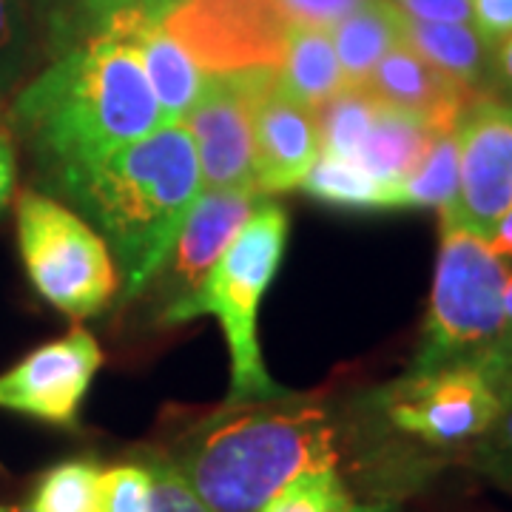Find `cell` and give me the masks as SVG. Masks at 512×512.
Segmentation results:
<instances>
[{"label":"cell","mask_w":512,"mask_h":512,"mask_svg":"<svg viewBox=\"0 0 512 512\" xmlns=\"http://www.w3.org/2000/svg\"><path fill=\"white\" fill-rule=\"evenodd\" d=\"M6 123L29 148L37 180L55 194L165 126L137 49L114 29L46 63L12 97Z\"/></svg>","instance_id":"cell-1"},{"label":"cell","mask_w":512,"mask_h":512,"mask_svg":"<svg viewBox=\"0 0 512 512\" xmlns=\"http://www.w3.org/2000/svg\"><path fill=\"white\" fill-rule=\"evenodd\" d=\"M157 453L211 512H259L293 476L339 458L328 410L293 393L225 402Z\"/></svg>","instance_id":"cell-2"},{"label":"cell","mask_w":512,"mask_h":512,"mask_svg":"<svg viewBox=\"0 0 512 512\" xmlns=\"http://www.w3.org/2000/svg\"><path fill=\"white\" fill-rule=\"evenodd\" d=\"M200 194L194 140L185 123H168L114 151L60 197L92 217L123 268L126 296H137L154 285Z\"/></svg>","instance_id":"cell-3"},{"label":"cell","mask_w":512,"mask_h":512,"mask_svg":"<svg viewBox=\"0 0 512 512\" xmlns=\"http://www.w3.org/2000/svg\"><path fill=\"white\" fill-rule=\"evenodd\" d=\"M288 234V211L276 202H259L200 288L163 311L165 325H180L194 316H214L220 322L231 353L228 402H259L288 393L271 379L256 333L259 305L282 265Z\"/></svg>","instance_id":"cell-4"},{"label":"cell","mask_w":512,"mask_h":512,"mask_svg":"<svg viewBox=\"0 0 512 512\" xmlns=\"http://www.w3.org/2000/svg\"><path fill=\"white\" fill-rule=\"evenodd\" d=\"M507 262L484 234L441 222V248L421 345L410 370L487 362L504 325Z\"/></svg>","instance_id":"cell-5"},{"label":"cell","mask_w":512,"mask_h":512,"mask_svg":"<svg viewBox=\"0 0 512 512\" xmlns=\"http://www.w3.org/2000/svg\"><path fill=\"white\" fill-rule=\"evenodd\" d=\"M15 217L20 259L35 291L72 319L103 311L120 288L106 239L40 191L20 194Z\"/></svg>","instance_id":"cell-6"},{"label":"cell","mask_w":512,"mask_h":512,"mask_svg":"<svg viewBox=\"0 0 512 512\" xmlns=\"http://www.w3.org/2000/svg\"><path fill=\"white\" fill-rule=\"evenodd\" d=\"M512 373L484 362L410 370L376 393V410L399 436L433 450L473 447L498 416Z\"/></svg>","instance_id":"cell-7"},{"label":"cell","mask_w":512,"mask_h":512,"mask_svg":"<svg viewBox=\"0 0 512 512\" xmlns=\"http://www.w3.org/2000/svg\"><path fill=\"white\" fill-rule=\"evenodd\" d=\"M202 74L279 69L291 18L279 0H180L160 18Z\"/></svg>","instance_id":"cell-8"},{"label":"cell","mask_w":512,"mask_h":512,"mask_svg":"<svg viewBox=\"0 0 512 512\" xmlns=\"http://www.w3.org/2000/svg\"><path fill=\"white\" fill-rule=\"evenodd\" d=\"M276 89V69L205 74L200 97L185 114L197 148L202 188H256L254 117Z\"/></svg>","instance_id":"cell-9"},{"label":"cell","mask_w":512,"mask_h":512,"mask_svg":"<svg viewBox=\"0 0 512 512\" xmlns=\"http://www.w3.org/2000/svg\"><path fill=\"white\" fill-rule=\"evenodd\" d=\"M458 194L441 222L490 234L512 211V103L481 94L456 126Z\"/></svg>","instance_id":"cell-10"},{"label":"cell","mask_w":512,"mask_h":512,"mask_svg":"<svg viewBox=\"0 0 512 512\" xmlns=\"http://www.w3.org/2000/svg\"><path fill=\"white\" fill-rule=\"evenodd\" d=\"M100 365L103 350L92 333L69 330L0 373V410L55 427H74Z\"/></svg>","instance_id":"cell-11"},{"label":"cell","mask_w":512,"mask_h":512,"mask_svg":"<svg viewBox=\"0 0 512 512\" xmlns=\"http://www.w3.org/2000/svg\"><path fill=\"white\" fill-rule=\"evenodd\" d=\"M265 194L259 188H202L163 262L165 308L197 291ZM157 274V276H160Z\"/></svg>","instance_id":"cell-12"},{"label":"cell","mask_w":512,"mask_h":512,"mask_svg":"<svg viewBox=\"0 0 512 512\" xmlns=\"http://www.w3.org/2000/svg\"><path fill=\"white\" fill-rule=\"evenodd\" d=\"M382 106L404 111L436 134L453 131L481 94L430 66L407 43H396L376 63L365 83Z\"/></svg>","instance_id":"cell-13"},{"label":"cell","mask_w":512,"mask_h":512,"mask_svg":"<svg viewBox=\"0 0 512 512\" xmlns=\"http://www.w3.org/2000/svg\"><path fill=\"white\" fill-rule=\"evenodd\" d=\"M319 157L316 114L293 97L268 92L254 117V180L268 194H285L299 188L313 160Z\"/></svg>","instance_id":"cell-14"},{"label":"cell","mask_w":512,"mask_h":512,"mask_svg":"<svg viewBox=\"0 0 512 512\" xmlns=\"http://www.w3.org/2000/svg\"><path fill=\"white\" fill-rule=\"evenodd\" d=\"M109 29L120 32L137 49L140 66L148 77V86L160 103L165 126L183 123L185 114L200 97L205 74L188 57L183 46L160 26V20L151 18L143 6L120 12L111 20Z\"/></svg>","instance_id":"cell-15"},{"label":"cell","mask_w":512,"mask_h":512,"mask_svg":"<svg viewBox=\"0 0 512 512\" xmlns=\"http://www.w3.org/2000/svg\"><path fill=\"white\" fill-rule=\"evenodd\" d=\"M402 40L430 66L478 94L490 92L493 52L473 23H433L404 15Z\"/></svg>","instance_id":"cell-16"},{"label":"cell","mask_w":512,"mask_h":512,"mask_svg":"<svg viewBox=\"0 0 512 512\" xmlns=\"http://www.w3.org/2000/svg\"><path fill=\"white\" fill-rule=\"evenodd\" d=\"M402 26L404 12L393 0H362L330 29L345 86H365L376 63L402 43Z\"/></svg>","instance_id":"cell-17"},{"label":"cell","mask_w":512,"mask_h":512,"mask_svg":"<svg viewBox=\"0 0 512 512\" xmlns=\"http://www.w3.org/2000/svg\"><path fill=\"white\" fill-rule=\"evenodd\" d=\"M433 140L436 131L421 120L390 106H379L359 146L356 163L367 168L376 180L399 188L427 157Z\"/></svg>","instance_id":"cell-18"},{"label":"cell","mask_w":512,"mask_h":512,"mask_svg":"<svg viewBox=\"0 0 512 512\" xmlns=\"http://www.w3.org/2000/svg\"><path fill=\"white\" fill-rule=\"evenodd\" d=\"M276 86L308 109H319L345 86L330 29L293 23L288 52L276 69Z\"/></svg>","instance_id":"cell-19"},{"label":"cell","mask_w":512,"mask_h":512,"mask_svg":"<svg viewBox=\"0 0 512 512\" xmlns=\"http://www.w3.org/2000/svg\"><path fill=\"white\" fill-rule=\"evenodd\" d=\"M52 57L35 0H0V106L52 63Z\"/></svg>","instance_id":"cell-20"},{"label":"cell","mask_w":512,"mask_h":512,"mask_svg":"<svg viewBox=\"0 0 512 512\" xmlns=\"http://www.w3.org/2000/svg\"><path fill=\"white\" fill-rule=\"evenodd\" d=\"M299 188L313 200L342 211H396L399 188L376 180L367 168L336 154H319Z\"/></svg>","instance_id":"cell-21"},{"label":"cell","mask_w":512,"mask_h":512,"mask_svg":"<svg viewBox=\"0 0 512 512\" xmlns=\"http://www.w3.org/2000/svg\"><path fill=\"white\" fill-rule=\"evenodd\" d=\"M379 106L382 103L376 100V94L367 86H342L319 109H313L316 131H319V148L325 154L356 160L359 146H362Z\"/></svg>","instance_id":"cell-22"},{"label":"cell","mask_w":512,"mask_h":512,"mask_svg":"<svg viewBox=\"0 0 512 512\" xmlns=\"http://www.w3.org/2000/svg\"><path fill=\"white\" fill-rule=\"evenodd\" d=\"M143 3L146 0H35L37 15L46 26L55 57L69 52L89 37L106 32L111 20L120 12L137 9Z\"/></svg>","instance_id":"cell-23"},{"label":"cell","mask_w":512,"mask_h":512,"mask_svg":"<svg viewBox=\"0 0 512 512\" xmlns=\"http://www.w3.org/2000/svg\"><path fill=\"white\" fill-rule=\"evenodd\" d=\"M458 194L456 128L436 134L421 165L399 185V208H450Z\"/></svg>","instance_id":"cell-24"},{"label":"cell","mask_w":512,"mask_h":512,"mask_svg":"<svg viewBox=\"0 0 512 512\" xmlns=\"http://www.w3.org/2000/svg\"><path fill=\"white\" fill-rule=\"evenodd\" d=\"M32 512H100V464L69 458L46 470L32 493Z\"/></svg>","instance_id":"cell-25"},{"label":"cell","mask_w":512,"mask_h":512,"mask_svg":"<svg viewBox=\"0 0 512 512\" xmlns=\"http://www.w3.org/2000/svg\"><path fill=\"white\" fill-rule=\"evenodd\" d=\"M356 507L336 467H322L293 476L259 512H356Z\"/></svg>","instance_id":"cell-26"},{"label":"cell","mask_w":512,"mask_h":512,"mask_svg":"<svg viewBox=\"0 0 512 512\" xmlns=\"http://www.w3.org/2000/svg\"><path fill=\"white\" fill-rule=\"evenodd\" d=\"M100 512H154V476L146 461L100 470Z\"/></svg>","instance_id":"cell-27"},{"label":"cell","mask_w":512,"mask_h":512,"mask_svg":"<svg viewBox=\"0 0 512 512\" xmlns=\"http://www.w3.org/2000/svg\"><path fill=\"white\" fill-rule=\"evenodd\" d=\"M470 450L478 470L512 493V382L490 430Z\"/></svg>","instance_id":"cell-28"},{"label":"cell","mask_w":512,"mask_h":512,"mask_svg":"<svg viewBox=\"0 0 512 512\" xmlns=\"http://www.w3.org/2000/svg\"><path fill=\"white\" fill-rule=\"evenodd\" d=\"M146 464L154 476V512H211L168 458L151 453Z\"/></svg>","instance_id":"cell-29"},{"label":"cell","mask_w":512,"mask_h":512,"mask_svg":"<svg viewBox=\"0 0 512 512\" xmlns=\"http://www.w3.org/2000/svg\"><path fill=\"white\" fill-rule=\"evenodd\" d=\"M362 0H279L285 15L291 23L302 26H319V29H333L342 18L359 6Z\"/></svg>","instance_id":"cell-30"},{"label":"cell","mask_w":512,"mask_h":512,"mask_svg":"<svg viewBox=\"0 0 512 512\" xmlns=\"http://www.w3.org/2000/svg\"><path fill=\"white\" fill-rule=\"evenodd\" d=\"M470 9V23L490 52L512 35V0H470Z\"/></svg>","instance_id":"cell-31"},{"label":"cell","mask_w":512,"mask_h":512,"mask_svg":"<svg viewBox=\"0 0 512 512\" xmlns=\"http://www.w3.org/2000/svg\"><path fill=\"white\" fill-rule=\"evenodd\" d=\"M407 18L433 23H470V0H393Z\"/></svg>","instance_id":"cell-32"},{"label":"cell","mask_w":512,"mask_h":512,"mask_svg":"<svg viewBox=\"0 0 512 512\" xmlns=\"http://www.w3.org/2000/svg\"><path fill=\"white\" fill-rule=\"evenodd\" d=\"M501 305H504V325H501V336L495 342L493 353L487 356L484 365L495 367L501 373H512V271L504 279V296H501Z\"/></svg>","instance_id":"cell-33"},{"label":"cell","mask_w":512,"mask_h":512,"mask_svg":"<svg viewBox=\"0 0 512 512\" xmlns=\"http://www.w3.org/2000/svg\"><path fill=\"white\" fill-rule=\"evenodd\" d=\"M18 180V151H15V134L9 128H0V211L12 200Z\"/></svg>","instance_id":"cell-34"},{"label":"cell","mask_w":512,"mask_h":512,"mask_svg":"<svg viewBox=\"0 0 512 512\" xmlns=\"http://www.w3.org/2000/svg\"><path fill=\"white\" fill-rule=\"evenodd\" d=\"M490 89H495V97L512 103V35L493 49Z\"/></svg>","instance_id":"cell-35"},{"label":"cell","mask_w":512,"mask_h":512,"mask_svg":"<svg viewBox=\"0 0 512 512\" xmlns=\"http://www.w3.org/2000/svg\"><path fill=\"white\" fill-rule=\"evenodd\" d=\"M487 242H490V248H493L495 254L501 256L504 262H510L512 259V211L498 220V225H495L493 231L487 234Z\"/></svg>","instance_id":"cell-36"},{"label":"cell","mask_w":512,"mask_h":512,"mask_svg":"<svg viewBox=\"0 0 512 512\" xmlns=\"http://www.w3.org/2000/svg\"><path fill=\"white\" fill-rule=\"evenodd\" d=\"M174 3H180V0H146V3H143V9H146L151 18L160 20L165 12H168V9L174 6Z\"/></svg>","instance_id":"cell-37"},{"label":"cell","mask_w":512,"mask_h":512,"mask_svg":"<svg viewBox=\"0 0 512 512\" xmlns=\"http://www.w3.org/2000/svg\"><path fill=\"white\" fill-rule=\"evenodd\" d=\"M356 512H393L390 507H384V504H373V507H356Z\"/></svg>","instance_id":"cell-38"},{"label":"cell","mask_w":512,"mask_h":512,"mask_svg":"<svg viewBox=\"0 0 512 512\" xmlns=\"http://www.w3.org/2000/svg\"><path fill=\"white\" fill-rule=\"evenodd\" d=\"M0 512H32L29 507H6V504H0Z\"/></svg>","instance_id":"cell-39"},{"label":"cell","mask_w":512,"mask_h":512,"mask_svg":"<svg viewBox=\"0 0 512 512\" xmlns=\"http://www.w3.org/2000/svg\"><path fill=\"white\" fill-rule=\"evenodd\" d=\"M3 120H6V109L0 106V123H3Z\"/></svg>","instance_id":"cell-40"}]
</instances>
